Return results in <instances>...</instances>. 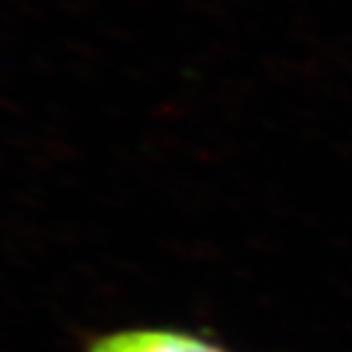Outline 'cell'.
I'll return each mask as SVG.
<instances>
[{
    "label": "cell",
    "instance_id": "obj_1",
    "mask_svg": "<svg viewBox=\"0 0 352 352\" xmlns=\"http://www.w3.org/2000/svg\"><path fill=\"white\" fill-rule=\"evenodd\" d=\"M87 352H232L217 342L181 329L142 327L123 329L91 342Z\"/></svg>",
    "mask_w": 352,
    "mask_h": 352
}]
</instances>
